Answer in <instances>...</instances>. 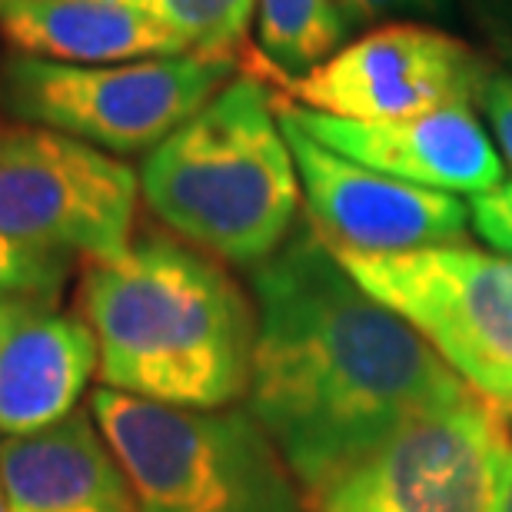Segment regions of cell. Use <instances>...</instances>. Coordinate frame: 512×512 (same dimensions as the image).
<instances>
[{
  "mask_svg": "<svg viewBox=\"0 0 512 512\" xmlns=\"http://www.w3.org/2000/svg\"><path fill=\"white\" fill-rule=\"evenodd\" d=\"M0 512H7V499H4V483H0Z\"/></svg>",
  "mask_w": 512,
  "mask_h": 512,
  "instance_id": "obj_23",
  "label": "cell"
},
{
  "mask_svg": "<svg viewBox=\"0 0 512 512\" xmlns=\"http://www.w3.org/2000/svg\"><path fill=\"white\" fill-rule=\"evenodd\" d=\"M276 110L313 140L386 177L443 193H486L503 183V160L473 104L396 120H340L276 97Z\"/></svg>",
  "mask_w": 512,
  "mask_h": 512,
  "instance_id": "obj_11",
  "label": "cell"
},
{
  "mask_svg": "<svg viewBox=\"0 0 512 512\" xmlns=\"http://www.w3.org/2000/svg\"><path fill=\"white\" fill-rule=\"evenodd\" d=\"M247 409L306 499L426 416L483 399L346 273L310 220L253 266Z\"/></svg>",
  "mask_w": 512,
  "mask_h": 512,
  "instance_id": "obj_1",
  "label": "cell"
},
{
  "mask_svg": "<svg viewBox=\"0 0 512 512\" xmlns=\"http://www.w3.org/2000/svg\"><path fill=\"white\" fill-rule=\"evenodd\" d=\"M469 227L479 240H486L496 253L512 260V183L469 197Z\"/></svg>",
  "mask_w": 512,
  "mask_h": 512,
  "instance_id": "obj_19",
  "label": "cell"
},
{
  "mask_svg": "<svg viewBox=\"0 0 512 512\" xmlns=\"http://www.w3.org/2000/svg\"><path fill=\"white\" fill-rule=\"evenodd\" d=\"M90 416L140 512H310L303 486L250 409H183L100 386Z\"/></svg>",
  "mask_w": 512,
  "mask_h": 512,
  "instance_id": "obj_4",
  "label": "cell"
},
{
  "mask_svg": "<svg viewBox=\"0 0 512 512\" xmlns=\"http://www.w3.org/2000/svg\"><path fill=\"white\" fill-rule=\"evenodd\" d=\"M350 34L340 0H256V50L243 74L286 84L330 60Z\"/></svg>",
  "mask_w": 512,
  "mask_h": 512,
  "instance_id": "obj_15",
  "label": "cell"
},
{
  "mask_svg": "<svg viewBox=\"0 0 512 512\" xmlns=\"http://www.w3.org/2000/svg\"><path fill=\"white\" fill-rule=\"evenodd\" d=\"M0 34L24 57L80 67L190 54L137 0H24L0 14Z\"/></svg>",
  "mask_w": 512,
  "mask_h": 512,
  "instance_id": "obj_14",
  "label": "cell"
},
{
  "mask_svg": "<svg viewBox=\"0 0 512 512\" xmlns=\"http://www.w3.org/2000/svg\"><path fill=\"white\" fill-rule=\"evenodd\" d=\"M280 127L300 173L310 223L330 247L356 253H403L446 247L466 237L469 207L453 193L426 190L363 167L323 147L283 114Z\"/></svg>",
  "mask_w": 512,
  "mask_h": 512,
  "instance_id": "obj_10",
  "label": "cell"
},
{
  "mask_svg": "<svg viewBox=\"0 0 512 512\" xmlns=\"http://www.w3.org/2000/svg\"><path fill=\"white\" fill-rule=\"evenodd\" d=\"M80 306L107 389L183 409L247 396L256 306L210 253L147 233L117 260H87Z\"/></svg>",
  "mask_w": 512,
  "mask_h": 512,
  "instance_id": "obj_2",
  "label": "cell"
},
{
  "mask_svg": "<svg viewBox=\"0 0 512 512\" xmlns=\"http://www.w3.org/2000/svg\"><path fill=\"white\" fill-rule=\"evenodd\" d=\"M140 173L114 153L37 124H0V237L84 260L133 243Z\"/></svg>",
  "mask_w": 512,
  "mask_h": 512,
  "instance_id": "obj_7",
  "label": "cell"
},
{
  "mask_svg": "<svg viewBox=\"0 0 512 512\" xmlns=\"http://www.w3.org/2000/svg\"><path fill=\"white\" fill-rule=\"evenodd\" d=\"M7 512H140L124 466L90 413L0 439Z\"/></svg>",
  "mask_w": 512,
  "mask_h": 512,
  "instance_id": "obj_13",
  "label": "cell"
},
{
  "mask_svg": "<svg viewBox=\"0 0 512 512\" xmlns=\"http://www.w3.org/2000/svg\"><path fill=\"white\" fill-rule=\"evenodd\" d=\"M350 30H373L406 20H443L453 14V0H340Z\"/></svg>",
  "mask_w": 512,
  "mask_h": 512,
  "instance_id": "obj_18",
  "label": "cell"
},
{
  "mask_svg": "<svg viewBox=\"0 0 512 512\" xmlns=\"http://www.w3.org/2000/svg\"><path fill=\"white\" fill-rule=\"evenodd\" d=\"M67 273V253L20 247V243L0 237V296H47V300H57Z\"/></svg>",
  "mask_w": 512,
  "mask_h": 512,
  "instance_id": "obj_17",
  "label": "cell"
},
{
  "mask_svg": "<svg viewBox=\"0 0 512 512\" xmlns=\"http://www.w3.org/2000/svg\"><path fill=\"white\" fill-rule=\"evenodd\" d=\"M97 336L47 296H0V433L27 436L77 413Z\"/></svg>",
  "mask_w": 512,
  "mask_h": 512,
  "instance_id": "obj_12",
  "label": "cell"
},
{
  "mask_svg": "<svg viewBox=\"0 0 512 512\" xmlns=\"http://www.w3.org/2000/svg\"><path fill=\"white\" fill-rule=\"evenodd\" d=\"M493 512H512V446L499 469V483H496V506Z\"/></svg>",
  "mask_w": 512,
  "mask_h": 512,
  "instance_id": "obj_21",
  "label": "cell"
},
{
  "mask_svg": "<svg viewBox=\"0 0 512 512\" xmlns=\"http://www.w3.org/2000/svg\"><path fill=\"white\" fill-rule=\"evenodd\" d=\"M17 4H24V0H0V14L10 10V7H17Z\"/></svg>",
  "mask_w": 512,
  "mask_h": 512,
  "instance_id": "obj_22",
  "label": "cell"
},
{
  "mask_svg": "<svg viewBox=\"0 0 512 512\" xmlns=\"http://www.w3.org/2000/svg\"><path fill=\"white\" fill-rule=\"evenodd\" d=\"M346 273L413 326L486 403L512 416V260L446 243L403 253L336 250Z\"/></svg>",
  "mask_w": 512,
  "mask_h": 512,
  "instance_id": "obj_6",
  "label": "cell"
},
{
  "mask_svg": "<svg viewBox=\"0 0 512 512\" xmlns=\"http://www.w3.org/2000/svg\"><path fill=\"white\" fill-rule=\"evenodd\" d=\"M509 413L476 399L386 439L310 499V512H493Z\"/></svg>",
  "mask_w": 512,
  "mask_h": 512,
  "instance_id": "obj_8",
  "label": "cell"
},
{
  "mask_svg": "<svg viewBox=\"0 0 512 512\" xmlns=\"http://www.w3.org/2000/svg\"><path fill=\"white\" fill-rule=\"evenodd\" d=\"M476 104L483 107V114L489 120V130H493L489 137L496 143L499 160L512 173V70L489 67Z\"/></svg>",
  "mask_w": 512,
  "mask_h": 512,
  "instance_id": "obj_20",
  "label": "cell"
},
{
  "mask_svg": "<svg viewBox=\"0 0 512 512\" xmlns=\"http://www.w3.org/2000/svg\"><path fill=\"white\" fill-rule=\"evenodd\" d=\"M483 50L429 24H383L286 80L283 100L340 120H396L449 104H476L489 74Z\"/></svg>",
  "mask_w": 512,
  "mask_h": 512,
  "instance_id": "obj_9",
  "label": "cell"
},
{
  "mask_svg": "<svg viewBox=\"0 0 512 512\" xmlns=\"http://www.w3.org/2000/svg\"><path fill=\"white\" fill-rule=\"evenodd\" d=\"M190 54L237 57L256 17V0H137Z\"/></svg>",
  "mask_w": 512,
  "mask_h": 512,
  "instance_id": "obj_16",
  "label": "cell"
},
{
  "mask_svg": "<svg viewBox=\"0 0 512 512\" xmlns=\"http://www.w3.org/2000/svg\"><path fill=\"white\" fill-rule=\"evenodd\" d=\"M240 57L180 54L80 67L14 57L0 67V104L20 124L60 130L107 153H143L200 114Z\"/></svg>",
  "mask_w": 512,
  "mask_h": 512,
  "instance_id": "obj_5",
  "label": "cell"
},
{
  "mask_svg": "<svg viewBox=\"0 0 512 512\" xmlns=\"http://www.w3.org/2000/svg\"><path fill=\"white\" fill-rule=\"evenodd\" d=\"M150 213L183 243L233 266H260L296 230L300 173L263 80L233 77L140 167Z\"/></svg>",
  "mask_w": 512,
  "mask_h": 512,
  "instance_id": "obj_3",
  "label": "cell"
}]
</instances>
